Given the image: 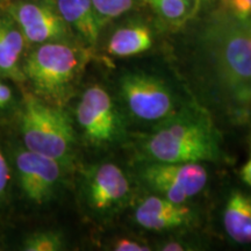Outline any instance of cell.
<instances>
[{
    "label": "cell",
    "instance_id": "cell-26",
    "mask_svg": "<svg viewBox=\"0 0 251 251\" xmlns=\"http://www.w3.org/2000/svg\"><path fill=\"white\" fill-rule=\"evenodd\" d=\"M183 1L187 2V4H190V5H192L193 7H194V11H197V8H196V2H194V0H183Z\"/></svg>",
    "mask_w": 251,
    "mask_h": 251
},
{
    "label": "cell",
    "instance_id": "cell-6",
    "mask_svg": "<svg viewBox=\"0 0 251 251\" xmlns=\"http://www.w3.org/2000/svg\"><path fill=\"white\" fill-rule=\"evenodd\" d=\"M142 180L162 197L185 203L202 191L208 179L200 163L149 162L141 170Z\"/></svg>",
    "mask_w": 251,
    "mask_h": 251
},
{
    "label": "cell",
    "instance_id": "cell-20",
    "mask_svg": "<svg viewBox=\"0 0 251 251\" xmlns=\"http://www.w3.org/2000/svg\"><path fill=\"white\" fill-rule=\"evenodd\" d=\"M114 249L117 251H148L150 248L143 244L135 242V241L127 240V238H121L114 244Z\"/></svg>",
    "mask_w": 251,
    "mask_h": 251
},
{
    "label": "cell",
    "instance_id": "cell-1",
    "mask_svg": "<svg viewBox=\"0 0 251 251\" xmlns=\"http://www.w3.org/2000/svg\"><path fill=\"white\" fill-rule=\"evenodd\" d=\"M207 75L216 98L237 122L251 118V18L228 11L212 17L202 34Z\"/></svg>",
    "mask_w": 251,
    "mask_h": 251
},
{
    "label": "cell",
    "instance_id": "cell-25",
    "mask_svg": "<svg viewBox=\"0 0 251 251\" xmlns=\"http://www.w3.org/2000/svg\"><path fill=\"white\" fill-rule=\"evenodd\" d=\"M208 0H194V2H196V8L198 9V7H199L200 5H202L203 2H207Z\"/></svg>",
    "mask_w": 251,
    "mask_h": 251
},
{
    "label": "cell",
    "instance_id": "cell-17",
    "mask_svg": "<svg viewBox=\"0 0 251 251\" xmlns=\"http://www.w3.org/2000/svg\"><path fill=\"white\" fill-rule=\"evenodd\" d=\"M63 247L62 235L56 231H36L24 241V250L27 251H57Z\"/></svg>",
    "mask_w": 251,
    "mask_h": 251
},
{
    "label": "cell",
    "instance_id": "cell-10",
    "mask_svg": "<svg viewBox=\"0 0 251 251\" xmlns=\"http://www.w3.org/2000/svg\"><path fill=\"white\" fill-rule=\"evenodd\" d=\"M129 192V181L115 164L105 163L91 172L86 194L93 209L105 212L115 208L127 199Z\"/></svg>",
    "mask_w": 251,
    "mask_h": 251
},
{
    "label": "cell",
    "instance_id": "cell-22",
    "mask_svg": "<svg viewBox=\"0 0 251 251\" xmlns=\"http://www.w3.org/2000/svg\"><path fill=\"white\" fill-rule=\"evenodd\" d=\"M12 100V91L6 84L0 83V108L5 107Z\"/></svg>",
    "mask_w": 251,
    "mask_h": 251
},
{
    "label": "cell",
    "instance_id": "cell-4",
    "mask_svg": "<svg viewBox=\"0 0 251 251\" xmlns=\"http://www.w3.org/2000/svg\"><path fill=\"white\" fill-rule=\"evenodd\" d=\"M21 131L27 150L67 161L74 147V129L68 114L40 99L26 100Z\"/></svg>",
    "mask_w": 251,
    "mask_h": 251
},
{
    "label": "cell",
    "instance_id": "cell-9",
    "mask_svg": "<svg viewBox=\"0 0 251 251\" xmlns=\"http://www.w3.org/2000/svg\"><path fill=\"white\" fill-rule=\"evenodd\" d=\"M11 14L25 39L30 42H49L62 39L67 33L64 19L48 6L24 2L15 5Z\"/></svg>",
    "mask_w": 251,
    "mask_h": 251
},
{
    "label": "cell",
    "instance_id": "cell-19",
    "mask_svg": "<svg viewBox=\"0 0 251 251\" xmlns=\"http://www.w3.org/2000/svg\"><path fill=\"white\" fill-rule=\"evenodd\" d=\"M226 11L240 18H251V0H222Z\"/></svg>",
    "mask_w": 251,
    "mask_h": 251
},
{
    "label": "cell",
    "instance_id": "cell-12",
    "mask_svg": "<svg viewBox=\"0 0 251 251\" xmlns=\"http://www.w3.org/2000/svg\"><path fill=\"white\" fill-rule=\"evenodd\" d=\"M25 36L13 19L0 14V76L24 79V74L19 70L25 46Z\"/></svg>",
    "mask_w": 251,
    "mask_h": 251
},
{
    "label": "cell",
    "instance_id": "cell-7",
    "mask_svg": "<svg viewBox=\"0 0 251 251\" xmlns=\"http://www.w3.org/2000/svg\"><path fill=\"white\" fill-rule=\"evenodd\" d=\"M77 120L84 135L94 146L112 143L124 133L120 113L107 91L91 86L77 106Z\"/></svg>",
    "mask_w": 251,
    "mask_h": 251
},
{
    "label": "cell",
    "instance_id": "cell-16",
    "mask_svg": "<svg viewBox=\"0 0 251 251\" xmlns=\"http://www.w3.org/2000/svg\"><path fill=\"white\" fill-rule=\"evenodd\" d=\"M147 2L162 19L176 25L184 23L191 12H196L192 5L183 0H147Z\"/></svg>",
    "mask_w": 251,
    "mask_h": 251
},
{
    "label": "cell",
    "instance_id": "cell-23",
    "mask_svg": "<svg viewBox=\"0 0 251 251\" xmlns=\"http://www.w3.org/2000/svg\"><path fill=\"white\" fill-rule=\"evenodd\" d=\"M241 175H242L243 180L251 187V159H249V161L247 162V164L243 166Z\"/></svg>",
    "mask_w": 251,
    "mask_h": 251
},
{
    "label": "cell",
    "instance_id": "cell-11",
    "mask_svg": "<svg viewBox=\"0 0 251 251\" xmlns=\"http://www.w3.org/2000/svg\"><path fill=\"white\" fill-rule=\"evenodd\" d=\"M192 220V211L187 206L171 201L164 197L146 198L135 211V221L148 230L161 231L179 228Z\"/></svg>",
    "mask_w": 251,
    "mask_h": 251
},
{
    "label": "cell",
    "instance_id": "cell-13",
    "mask_svg": "<svg viewBox=\"0 0 251 251\" xmlns=\"http://www.w3.org/2000/svg\"><path fill=\"white\" fill-rule=\"evenodd\" d=\"M57 5L65 23L71 25L86 42L97 43L100 18L91 0H58Z\"/></svg>",
    "mask_w": 251,
    "mask_h": 251
},
{
    "label": "cell",
    "instance_id": "cell-5",
    "mask_svg": "<svg viewBox=\"0 0 251 251\" xmlns=\"http://www.w3.org/2000/svg\"><path fill=\"white\" fill-rule=\"evenodd\" d=\"M120 94L130 114L140 121L159 124L178 111L170 87L159 78L144 72L124 75Z\"/></svg>",
    "mask_w": 251,
    "mask_h": 251
},
{
    "label": "cell",
    "instance_id": "cell-24",
    "mask_svg": "<svg viewBox=\"0 0 251 251\" xmlns=\"http://www.w3.org/2000/svg\"><path fill=\"white\" fill-rule=\"evenodd\" d=\"M162 250H168V251H174V250H184L183 246L180 243H176V242H171V243H166L165 246H163Z\"/></svg>",
    "mask_w": 251,
    "mask_h": 251
},
{
    "label": "cell",
    "instance_id": "cell-15",
    "mask_svg": "<svg viewBox=\"0 0 251 251\" xmlns=\"http://www.w3.org/2000/svg\"><path fill=\"white\" fill-rule=\"evenodd\" d=\"M152 34L144 25L122 27L113 34L108 42V52L118 57L142 54L151 48Z\"/></svg>",
    "mask_w": 251,
    "mask_h": 251
},
{
    "label": "cell",
    "instance_id": "cell-21",
    "mask_svg": "<svg viewBox=\"0 0 251 251\" xmlns=\"http://www.w3.org/2000/svg\"><path fill=\"white\" fill-rule=\"evenodd\" d=\"M9 180V171L6 159L2 156L1 151H0V194L5 191L7 183Z\"/></svg>",
    "mask_w": 251,
    "mask_h": 251
},
{
    "label": "cell",
    "instance_id": "cell-18",
    "mask_svg": "<svg viewBox=\"0 0 251 251\" xmlns=\"http://www.w3.org/2000/svg\"><path fill=\"white\" fill-rule=\"evenodd\" d=\"M99 18L120 17L133 7L134 0H91Z\"/></svg>",
    "mask_w": 251,
    "mask_h": 251
},
{
    "label": "cell",
    "instance_id": "cell-3",
    "mask_svg": "<svg viewBox=\"0 0 251 251\" xmlns=\"http://www.w3.org/2000/svg\"><path fill=\"white\" fill-rule=\"evenodd\" d=\"M81 67L79 52L64 43H45L25 63L24 74L40 96L55 103L67 100Z\"/></svg>",
    "mask_w": 251,
    "mask_h": 251
},
{
    "label": "cell",
    "instance_id": "cell-2",
    "mask_svg": "<svg viewBox=\"0 0 251 251\" xmlns=\"http://www.w3.org/2000/svg\"><path fill=\"white\" fill-rule=\"evenodd\" d=\"M148 162H215L221 156L220 135L201 108L184 107L159 122L141 144Z\"/></svg>",
    "mask_w": 251,
    "mask_h": 251
},
{
    "label": "cell",
    "instance_id": "cell-14",
    "mask_svg": "<svg viewBox=\"0 0 251 251\" xmlns=\"http://www.w3.org/2000/svg\"><path fill=\"white\" fill-rule=\"evenodd\" d=\"M224 226L229 237L240 244L251 243V197L235 191L224 212Z\"/></svg>",
    "mask_w": 251,
    "mask_h": 251
},
{
    "label": "cell",
    "instance_id": "cell-8",
    "mask_svg": "<svg viewBox=\"0 0 251 251\" xmlns=\"http://www.w3.org/2000/svg\"><path fill=\"white\" fill-rule=\"evenodd\" d=\"M17 168L21 188L27 199L39 205L48 201L61 179L59 162L26 150L18 155Z\"/></svg>",
    "mask_w": 251,
    "mask_h": 251
}]
</instances>
